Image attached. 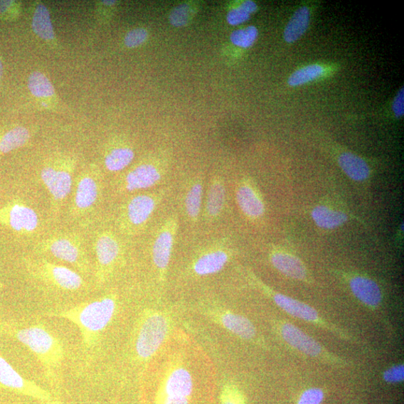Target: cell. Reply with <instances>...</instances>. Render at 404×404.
Masks as SVG:
<instances>
[{
    "label": "cell",
    "instance_id": "obj_1",
    "mask_svg": "<svg viewBox=\"0 0 404 404\" xmlns=\"http://www.w3.org/2000/svg\"><path fill=\"white\" fill-rule=\"evenodd\" d=\"M6 329L9 334L33 353L44 371L46 378L53 383L56 382L60 378L66 357L63 341L40 321L11 326Z\"/></svg>",
    "mask_w": 404,
    "mask_h": 404
},
{
    "label": "cell",
    "instance_id": "obj_2",
    "mask_svg": "<svg viewBox=\"0 0 404 404\" xmlns=\"http://www.w3.org/2000/svg\"><path fill=\"white\" fill-rule=\"evenodd\" d=\"M117 308V300L112 296H107L54 311L52 315L75 325L80 331L83 347L90 351L97 345L101 334L113 319Z\"/></svg>",
    "mask_w": 404,
    "mask_h": 404
},
{
    "label": "cell",
    "instance_id": "obj_3",
    "mask_svg": "<svg viewBox=\"0 0 404 404\" xmlns=\"http://www.w3.org/2000/svg\"><path fill=\"white\" fill-rule=\"evenodd\" d=\"M169 330L166 317L154 313L141 321L134 341L137 356L142 360L151 358L161 347Z\"/></svg>",
    "mask_w": 404,
    "mask_h": 404
},
{
    "label": "cell",
    "instance_id": "obj_4",
    "mask_svg": "<svg viewBox=\"0 0 404 404\" xmlns=\"http://www.w3.org/2000/svg\"><path fill=\"white\" fill-rule=\"evenodd\" d=\"M0 384L42 404H62L51 393L33 381L25 379L0 355Z\"/></svg>",
    "mask_w": 404,
    "mask_h": 404
},
{
    "label": "cell",
    "instance_id": "obj_5",
    "mask_svg": "<svg viewBox=\"0 0 404 404\" xmlns=\"http://www.w3.org/2000/svg\"><path fill=\"white\" fill-rule=\"evenodd\" d=\"M193 392V380L191 372L179 367L168 375L164 385L161 404H190Z\"/></svg>",
    "mask_w": 404,
    "mask_h": 404
},
{
    "label": "cell",
    "instance_id": "obj_6",
    "mask_svg": "<svg viewBox=\"0 0 404 404\" xmlns=\"http://www.w3.org/2000/svg\"><path fill=\"white\" fill-rule=\"evenodd\" d=\"M28 89L38 104L44 109L57 110L60 100L49 78L40 70H34L28 76Z\"/></svg>",
    "mask_w": 404,
    "mask_h": 404
},
{
    "label": "cell",
    "instance_id": "obj_7",
    "mask_svg": "<svg viewBox=\"0 0 404 404\" xmlns=\"http://www.w3.org/2000/svg\"><path fill=\"white\" fill-rule=\"evenodd\" d=\"M236 199L242 212L252 220L261 218L265 213V205L261 193L249 180L239 183Z\"/></svg>",
    "mask_w": 404,
    "mask_h": 404
},
{
    "label": "cell",
    "instance_id": "obj_8",
    "mask_svg": "<svg viewBox=\"0 0 404 404\" xmlns=\"http://www.w3.org/2000/svg\"><path fill=\"white\" fill-rule=\"evenodd\" d=\"M31 27L34 34L53 49L59 48L50 11L41 1H34L31 8Z\"/></svg>",
    "mask_w": 404,
    "mask_h": 404
},
{
    "label": "cell",
    "instance_id": "obj_9",
    "mask_svg": "<svg viewBox=\"0 0 404 404\" xmlns=\"http://www.w3.org/2000/svg\"><path fill=\"white\" fill-rule=\"evenodd\" d=\"M177 223L169 219L157 235L153 247V261L158 269L165 270L170 262Z\"/></svg>",
    "mask_w": 404,
    "mask_h": 404
},
{
    "label": "cell",
    "instance_id": "obj_10",
    "mask_svg": "<svg viewBox=\"0 0 404 404\" xmlns=\"http://www.w3.org/2000/svg\"><path fill=\"white\" fill-rule=\"evenodd\" d=\"M43 278L55 287L66 292H75L83 285L78 273L63 266L45 265L40 269Z\"/></svg>",
    "mask_w": 404,
    "mask_h": 404
},
{
    "label": "cell",
    "instance_id": "obj_11",
    "mask_svg": "<svg viewBox=\"0 0 404 404\" xmlns=\"http://www.w3.org/2000/svg\"><path fill=\"white\" fill-rule=\"evenodd\" d=\"M283 339L299 351L312 357L323 355L322 346L294 325L284 324L281 328Z\"/></svg>",
    "mask_w": 404,
    "mask_h": 404
},
{
    "label": "cell",
    "instance_id": "obj_12",
    "mask_svg": "<svg viewBox=\"0 0 404 404\" xmlns=\"http://www.w3.org/2000/svg\"><path fill=\"white\" fill-rule=\"evenodd\" d=\"M162 172L152 164H143L129 171L125 179V187L128 191L148 189L160 181Z\"/></svg>",
    "mask_w": 404,
    "mask_h": 404
},
{
    "label": "cell",
    "instance_id": "obj_13",
    "mask_svg": "<svg viewBox=\"0 0 404 404\" xmlns=\"http://www.w3.org/2000/svg\"><path fill=\"white\" fill-rule=\"evenodd\" d=\"M272 265L284 275L297 280H305L308 272L304 264L297 256L279 250L270 254Z\"/></svg>",
    "mask_w": 404,
    "mask_h": 404
},
{
    "label": "cell",
    "instance_id": "obj_14",
    "mask_svg": "<svg viewBox=\"0 0 404 404\" xmlns=\"http://www.w3.org/2000/svg\"><path fill=\"white\" fill-rule=\"evenodd\" d=\"M272 297L279 307L297 319L314 324H323L319 313L306 303L275 292H272Z\"/></svg>",
    "mask_w": 404,
    "mask_h": 404
},
{
    "label": "cell",
    "instance_id": "obj_15",
    "mask_svg": "<svg viewBox=\"0 0 404 404\" xmlns=\"http://www.w3.org/2000/svg\"><path fill=\"white\" fill-rule=\"evenodd\" d=\"M41 176L55 199H63L70 193L72 179L68 171L48 166L42 169Z\"/></svg>",
    "mask_w": 404,
    "mask_h": 404
},
{
    "label": "cell",
    "instance_id": "obj_16",
    "mask_svg": "<svg viewBox=\"0 0 404 404\" xmlns=\"http://www.w3.org/2000/svg\"><path fill=\"white\" fill-rule=\"evenodd\" d=\"M352 292L364 304L378 307L382 300V293L379 285L373 280L362 277H354L350 281Z\"/></svg>",
    "mask_w": 404,
    "mask_h": 404
},
{
    "label": "cell",
    "instance_id": "obj_17",
    "mask_svg": "<svg viewBox=\"0 0 404 404\" xmlns=\"http://www.w3.org/2000/svg\"><path fill=\"white\" fill-rule=\"evenodd\" d=\"M228 253L223 250H215L201 255L193 265V270L199 276H208L220 272L228 263Z\"/></svg>",
    "mask_w": 404,
    "mask_h": 404
},
{
    "label": "cell",
    "instance_id": "obj_18",
    "mask_svg": "<svg viewBox=\"0 0 404 404\" xmlns=\"http://www.w3.org/2000/svg\"><path fill=\"white\" fill-rule=\"evenodd\" d=\"M156 206L154 197L149 195H141L134 197L127 207L129 220L135 225L147 222Z\"/></svg>",
    "mask_w": 404,
    "mask_h": 404
},
{
    "label": "cell",
    "instance_id": "obj_19",
    "mask_svg": "<svg viewBox=\"0 0 404 404\" xmlns=\"http://www.w3.org/2000/svg\"><path fill=\"white\" fill-rule=\"evenodd\" d=\"M312 216L317 226L326 230L337 228L349 220V216L344 212L325 206H316L312 211Z\"/></svg>",
    "mask_w": 404,
    "mask_h": 404
},
{
    "label": "cell",
    "instance_id": "obj_20",
    "mask_svg": "<svg viewBox=\"0 0 404 404\" xmlns=\"http://www.w3.org/2000/svg\"><path fill=\"white\" fill-rule=\"evenodd\" d=\"M339 164L345 174L355 181H364L370 176V169L367 163L354 154H341Z\"/></svg>",
    "mask_w": 404,
    "mask_h": 404
},
{
    "label": "cell",
    "instance_id": "obj_21",
    "mask_svg": "<svg viewBox=\"0 0 404 404\" xmlns=\"http://www.w3.org/2000/svg\"><path fill=\"white\" fill-rule=\"evenodd\" d=\"M9 222L14 230L31 232L38 225V216L33 209L16 205L9 211Z\"/></svg>",
    "mask_w": 404,
    "mask_h": 404
},
{
    "label": "cell",
    "instance_id": "obj_22",
    "mask_svg": "<svg viewBox=\"0 0 404 404\" xmlns=\"http://www.w3.org/2000/svg\"><path fill=\"white\" fill-rule=\"evenodd\" d=\"M225 201L224 184L220 178H214L211 183L206 204V215L209 219H216L222 213Z\"/></svg>",
    "mask_w": 404,
    "mask_h": 404
},
{
    "label": "cell",
    "instance_id": "obj_23",
    "mask_svg": "<svg viewBox=\"0 0 404 404\" xmlns=\"http://www.w3.org/2000/svg\"><path fill=\"white\" fill-rule=\"evenodd\" d=\"M310 22V11L307 6L299 8L289 22L287 23L284 32V38L287 43L297 41L306 33Z\"/></svg>",
    "mask_w": 404,
    "mask_h": 404
},
{
    "label": "cell",
    "instance_id": "obj_24",
    "mask_svg": "<svg viewBox=\"0 0 404 404\" xmlns=\"http://www.w3.org/2000/svg\"><path fill=\"white\" fill-rule=\"evenodd\" d=\"M31 132L23 126H16L0 135V155L8 154L25 145L30 139Z\"/></svg>",
    "mask_w": 404,
    "mask_h": 404
},
{
    "label": "cell",
    "instance_id": "obj_25",
    "mask_svg": "<svg viewBox=\"0 0 404 404\" xmlns=\"http://www.w3.org/2000/svg\"><path fill=\"white\" fill-rule=\"evenodd\" d=\"M221 323L225 329L243 339H251L255 336L254 325L243 316L226 313L222 315Z\"/></svg>",
    "mask_w": 404,
    "mask_h": 404
},
{
    "label": "cell",
    "instance_id": "obj_26",
    "mask_svg": "<svg viewBox=\"0 0 404 404\" xmlns=\"http://www.w3.org/2000/svg\"><path fill=\"white\" fill-rule=\"evenodd\" d=\"M119 253V246L113 238L105 235L101 237L96 244V254L99 265L103 270L110 267L117 260Z\"/></svg>",
    "mask_w": 404,
    "mask_h": 404
},
{
    "label": "cell",
    "instance_id": "obj_27",
    "mask_svg": "<svg viewBox=\"0 0 404 404\" xmlns=\"http://www.w3.org/2000/svg\"><path fill=\"white\" fill-rule=\"evenodd\" d=\"M134 158V151L127 147L112 149L105 156V166L110 171H119L131 164Z\"/></svg>",
    "mask_w": 404,
    "mask_h": 404
},
{
    "label": "cell",
    "instance_id": "obj_28",
    "mask_svg": "<svg viewBox=\"0 0 404 404\" xmlns=\"http://www.w3.org/2000/svg\"><path fill=\"white\" fill-rule=\"evenodd\" d=\"M203 185L197 181L191 184L185 197V208L187 216L193 221H196L201 209Z\"/></svg>",
    "mask_w": 404,
    "mask_h": 404
},
{
    "label": "cell",
    "instance_id": "obj_29",
    "mask_svg": "<svg viewBox=\"0 0 404 404\" xmlns=\"http://www.w3.org/2000/svg\"><path fill=\"white\" fill-rule=\"evenodd\" d=\"M97 197V187L95 181L90 177L83 179L78 186L76 204L84 209L91 207Z\"/></svg>",
    "mask_w": 404,
    "mask_h": 404
},
{
    "label": "cell",
    "instance_id": "obj_30",
    "mask_svg": "<svg viewBox=\"0 0 404 404\" xmlns=\"http://www.w3.org/2000/svg\"><path fill=\"white\" fill-rule=\"evenodd\" d=\"M51 252L55 257L70 264H77L79 262L80 253L78 248L68 240L55 241L51 246Z\"/></svg>",
    "mask_w": 404,
    "mask_h": 404
},
{
    "label": "cell",
    "instance_id": "obj_31",
    "mask_svg": "<svg viewBox=\"0 0 404 404\" xmlns=\"http://www.w3.org/2000/svg\"><path fill=\"white\" fill-rule=\"evenodd\" d=\"M324 68L317 64L307 65L293 73L287 83L291 86H299L319 78L324 74Z\"/></svg>",
    "mask_w": 404,
    "mask_h": 404
},
{
    "label": "cell",
    "instance_id": "obj_32",
    "mask_svg": "<svg viewBox=\"0 0 404 404\" xmlns=\"http://www.w3.org/2000/svg\"><path fill=\"white\" fill-rule=\"evenodd\" d=\"M257 9V6L255 2L251 1V0H247V1H244L237 8L230 9L228 12L227 22L232 26L243 23L250 18L251 14L255 13Z\"/></svg>",
    "mask_w": 404,
    "mask_h": 404
},
{
    "label": "cell",
    "instance_id": "obj_33",
    "mask_svg": "<svg viewBox=\"0 0 404 404\" xmlns=\"http://www.w3.org/2000/svg\"><path fill=\"white\" fill-rule=\"evenodd\" d=\"M196 14V7L192 4H182L172 9L169 16V21L176 27H183L193 20Z\"/></svg>",
    "mask_w": 404,
    "mask_h": 404
},
{
    "label": "cell",
    "instance_id": "obj_34",
    "mask_svg": "<svg viewBox=\"0 0 404 404\" xmlns=\"http://www.w3.org/2000/svg\"><path fill=\"white\" fill-rule=\"evenodd\" d=\"M258 36L257 28L254 26L239 28L230 36L233 44L241 48H250L255 42Z\"/></svg>",
    "mask_w": 404,
    "mask_h": 404
},
{
    "label": "cell",
    "instance_id": "obj_35",
    "mask_svg": "<svg viewBox=\"0 0 404 404\" xmlns=\"http://www.w3.org/2000/svg\"><path fill=\"white\" fill-rule=\"evenodd\" d=\"M22 3L14 0L0 1V21L12 22L20 18L22 13Z\"/></svg>",
    "mask_w": 404,
    "mask_h": 404
},
{
    "label": "cell",
    "instance_id": "obj_36",
    "mask_svg": "<svg viewBox=\"0 0 404 404\" xmlns=\"http://www.w3.org/2000/svg\"><path fill=\"white\" fill-rule=\"evenodd\" d=\"M149 38V32L147 28L137 27L128 31L124 38V46L129 49L140 47Z\"/></svg>",
    "mask_w": 404,
    "mask_h": 404
},
{
    "label": "cell",
    "instance_id": "obj_37",
    "mask_svg": "<svg viewBox=\"0 0 404 404\" xmlns=\"http://www.w3.org/2000/svg\"><path fill=\"white\" fill-rule=\"evenodd\" d=\"M118 4L115 0H100L95 4V17L100 24L107 23L113 13L114 8Z\"/></svg>",
    "mask_w": 404,
    "mask_h": 404
},
{
    "label": "cell",
    "instance_id": "obj_38",
    "mask_svg": "<svg viewBox=\"0 0 404 404\" xmlns=\"http://www.w3.org/2000/svg\"><path fill=\"white\" fill-rule=\"evenodd\" d=\"M324 398V393L320 388L307 389L299 398L298 404H321Z\"/></svg>",
    "mask_w": 404,
    "mask_h": 404
},
{
    "label": "cell",
    "instance_id": "obj_39",
    "mask_svg": "<svg viewBox=\"0 0 404 404\" xmlns=\"http://www.w3.org/2000/svg\"><path fill=\"white\" fill-rule=\"evenodd\" d=\"M220 404H244L238 389L232 386H226L221 393Z\"/></svg>",
    "mask_w": 404,
    "mask_h": 404
},
{
    "label": "cell",
    "instance_id": "obj_40",
    "mask_svg": "<svg viewBox=\"0 0 404 404\" xmlns=\"http://www.w3.org/2000/svg\"><path fill=\"white\" fill-rule=\"evenodd\" d=\"M383 379L388 383H399L404 379L403 365L395 366L383 373Z\"/></svg>",
    "mask_w": 404,
    "mask_h": 404
},
{
    "label": "cell",
    "instance_id": "obj_41",
    "mask_svg": "<svg viewBox=\"0 0 404 404\" xmlns=\"http://www.w3.org/2000/svg\"><path fill=\"white\" fill-rule=\"evenodd\" d=\"M393 110L398 118L402 117L404 113V89L402 88L395 97Z\"/></svg>",
    "mask_w": 404,
    "mask_h": 404
},
{
    "label": "cell",
    "instance_id": "obj_42",
    "mask_svg": "<svg viewBox=\"0 0 404 404\" xmlns=\"http://www.w3.org/2000/svg\"><path fill=\"white\" fill-rule=\"evenodd\" d=\"M4 72V65L1 58H0V83H1Z\"/></svg>",
    "mask_w": 404,
    "mask_h": 404
}]
</instances>
